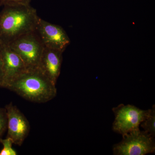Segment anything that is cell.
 <instances>
[{
  "instance_id": "cell-5",
  "label": "cell",
  "mask_w": 155,
  "mask_h": 155,
  "mask_svg": "<svg viewBox=\"0 0 155 155\" xmlns=\"http://www.w3.org/2000/svg\"><path fill=\"white\" fill-rule=\"evenodd\" d=\"M113 111L115 115L113 130L124 135L139 129L140 125L147 118L150 109L143 110L135 106L121 104L113 108Z\"/></svg>"
},
{
  "instance_id": "cell-6",
  "label": "cell",
  "mask_w": 155,
  "mask_h": 155,
  "mask_svg": "<svg viewBox=\"0 0 155 155\" xmlns=\"http://www.w3.org/2000/svg\"><path fill=\"white\" fill-rule=\"evenodd\" d=\"M35 30L45 47L64 53L71 42L67 32L61 26L50 23L40 17Z\"/></svg>"
},
{
  "instance_id": "cell-13",
  "label": "cell",
  "mask_w": 155,
  "mask_h": 155,
  "mask_svg": "<svg viewBox=\"0 0 155 155\" xmlns=\"http://www.w3.org/2000/svg\"><path fill=\"white\" fill-rule=\"evenodd\" d=\"M31 0H0V5H29Z\"/></svg>"
},
{
  "instance_id": "cell-7",
  "label": "cell",
  "mask_w": 155,
  "mask_h": 155,
  "mask_svg": "<svg viewBox=\"0 0 155 155\" xmlns=\"http://www.w3.org/2000/svg\"><path fill=\"white\" fill-rule=\"evenodd\" d=\"M8 117V134L13 143L19 146L28 136L30 125L27 118L17 106L11 102L5 106Z\"/></svg>"
},
{
  "instance_id": "cell-2",
  "label": "cell",
  "mask_w": 155,
  "mask_h": 155,
  "mask_svg": "<svg viewBox=\"0 0 155 155\" xmlns=\"http://www.w3.org/2000/svg\"><path fill=\"white\" fill-rule=\"evenodd\" d=\"M56 85L38 68L27 69L5 88L32 102L45 103L57 95Z\"/></svg>"
},
{
  "instance_id": "cell-14",
  "label": "cell",
  "mask_w": 155,
  "mask_h": 155,
  "mask_svg": "<svg viewBox=\"0 0 155 155\" xmlns=\"http://www.w3.org/2000/svg\"><path fill=\"white\" fill-rule=\"evenodd\" d=\"M2 53H1V48H0V87H2Z\"/></svg>"
},
{
  "instance_id": "cell-8",
  "label": "cell",
  "mask_w": 155,
  "mask_h": 155,
  "mask_svg": "<svg viewBox=\"0 0 155 155\" xmlns=\"http://www.w3.org/2000/svg\"><path fill=\"white\" fill-rule=\"evenodd\" d=\"M0 48L3 63L2 87L5 88L9 83L25 72L27 69L22 59L9 45L0 41Z\"/></svg>"
},
{
  "instance_id": "cell-12",
  "label": "cell",
  "mask_w": 155,
  "mask_h": 155,
  "mask_svg": "<svg viewBox=\"0 0 155 155\" xmlns=\"http://www.w3.org/2000/svg\"><path fill=\"white\" fill-rule=\"evenodd\" d=\"M8 117L5 108L0 107V139L7 129Z\"/></svg>"
},
{
  "instance_id": "cell-11",
  "label": "cell",
  "mask_w": 155,
  "mask_h": 155,
  "mask_svg": "<svg viewBox=\"0 0 155 155\" xmlns=\"http://www.w3.org/2000/svg\"><path fill=\"white\" fill-rule=\"evenodd\" d=\"M0 143L3 148L0 151V155H17V152L12 148L14 144L11 138L6 137L5 139H0Z\"/></svg>"
},
{
  "instance_id": "cell-9",
  "label": "cell",
  "mask_w": 155,
  "mask_h": 155,
  "mask_svg": "<svg viewBox=\"0 0 155 155\" xmlns=\"http://www.w3.org/2000/svg\"><path fill=\"white\" fill-rule=\"evenodd\" d=\"M63 52L45 47L38 68L56 84L61 73Z\"/></svg>"
},
{
  "instance_id": "cell-1",
  "label": "cell",
  "mask_w": 155,
  "mask_h": 155,
  "mask_svg": "<svg viewBox=\"0 0 155 155\" xmlns=\"http://www.w3.org/2000/svg\"><path fill=\"white\" fill-rule=\"evenodd\" d=\"M38 19L36 9L30 5L4 6L0 12V41L9 45L35 31Z\"/></svg>"
},
{
  "instance_id": "cell-4",
  "label": "cell",
  "mask_w": 155,
  "mask_h": 155,
  "mask_svg": "<svg viewBox=\"0 0 155 155\" xmlns=\"http://www.w3.org/2000/svg\"><path fill=\"white\" fill-rule=\"evenodd\" d=\"M122 141L114 146L116 155H144L155 152L154 139L145 131L134 130L122 135Z\"/></svg>"
},
{
  "instance_id": "cell-10",
  "label": "cell",
  "mask_w": 155,
  "mask_h": 155,
  "mask_svg": "<svg viewBox=\"0 0 155 155\" xmlns=\"http://www.w3.org/2000/svg\"><path fill=\"white\" fill-rule=\"evenodd\" d=\"M144 131L148 133L153 137L155 136V105L150 109L149 113L147 118L140 124Z\"/></svg>"
},
{
  "instance_id": "cell-3",
  "label": "cell",
  "mask_w": 155,
  "mask_h": 155,
  "mask_svg": "<svg viewBox=\"0 0 155 155\" xmlns=\"http://www.w3.org/2000/svg\"><path fill=\"white\" fill-rule=\"evenodd\" d=\"M8 45L22 59L27 69L38 68L45 46L36 30L23 35Z\"/></svg>"
}]
</instances>
